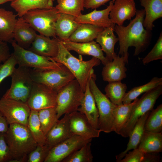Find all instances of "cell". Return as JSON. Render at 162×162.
I'll list each match as a JSON object with an SVG mask.
<instances>
[{"label": "cell", "instance_id": "6da1fadb", "mask_svg": "<svg viewBox=\"0 0 162 162\" xmlns=\"http://www.w3.org/2000/svg\"><path fill=\"white\" fill-rule=\"evenodd\" d=\"M145 15L144 9L136 10L135 17L127 26L115 25L114 31L118 38L119 49L118 55L123 56L125 64H128L129 47H135L134 56L144 51L150 44L152 34L143 26Z\"/></svg>", "mask_w": 162, "mask_h": 162}, {"label": "cell", "instance_id": "7a4b0ae2", "mask_svg": "<svg viewBox=\"0 0 162 162\" xmlns=\"http://www.w3.org/2000/svg\"><path fill=\"white\" fill-rule=\"evenodd\" d=\"M9 125L5 137L12 157L11 162H27L28 154L38 144L27 126L18 123Z\"/></svg>", "mask_w": 162, "mask_h": 162}, {"label": "cell", "instance_id": "3957f363", "mask_svg": "<svg viewBox=\"0 0 162 162\" xmlns=\"http://www.w3.org/2000/svg\"><path fill=\"white\" fill-rule=\"evenodd\" d=\"M58 50L57 55L51 58L53 61L66 67L72 73L84 92L87 82L93 68L101 62L98 59L93 57L88 61H83L73 56L64 46L60 40L58 43Z\"/></svg>", "mask_w": 162, "mask_h": 162}, {"label": "cell", "instance_id": "277c9868", "mask_svg": "<svg viewBox=\"0 0 162 162\" xmlns=\"http://www.w3.org/2000/svg\"><path fill=\"white\" fill-rule=\"evenodd\" d=\"M96 79L93 71L89 77V87L98 110L99 129L109 133L114 131L113 111L116 105L100 91L96 83Z\"/></svg>", "mask_w": 162, "mask_h": 162}, {"label": "cell", "instance_id": "5b68a950", "mask_svg": "<svg viewBox=\"0 0 162 162\" xmlns=\"http://www.w3.org/2000/svg\"><path fill=\"white\" fill-rule=\"evenodd\" d=\"M59 13L55 7L30 10L22 17L40 34L56 38L55 24Z\"/></svg>", "mask_w": 162, "mask_h": 162}, {"label": "cell", "instance_id": "8992f818", "mask_svg": "<svg viewBox=\"0 0 162 162\" xmlns=\"http://www.w3.org/2000/svg\"><path fill=\"white\" fill-rule=\"evenodd\" d=\"M84 92L75 79L57 92L56 109L58 118L66 114L77 111Z\"/></svg>", "mask_w": 162, "mask_h": 162}, {"label": "cell", "instance_id": "52a82bcc", "mask_svg": "<svg viewBox=\"0 0 162 162\" xmlns=\"http://www.w3.org/2000/svg\"><path fill=\"white\" fill-rule=\"evenodd\" d=\"M30 70V68L26 67L19 66L16 68L11 76L10 87L3 97L26 103L34 82Z\"/></svg>", "mask_w": 162, "mask_h": 162}, {"label": "cell", "instance_id": "ba28073f", "mask_svg": "<svg viewBox=\"0 0 162 162\" xmlns=\"http://www.w3.org/2000/svg\"><path fill=\"white\" fill-rule=\"evenodd\" d=\"M162 94V85L144 93L134 104L128 122L118 134L124 137H129L138 119L147 112L153 109L157 100Z\"/></svg>", "mask_w": 162, "mask_h": 162}, {"label": "cell", "instance_id": "9c48e42d", "mask_svg": "<svg viewBox=\"0 0 162 162\" xmlns=\"http://www.w3.org/2000/svg\"><path fill=\"white\" fill-rule=\"evenodd\" d=\"M30 74L34 82L44 84L58 92L75 77L68 69L63 65L53 69L43 70L30 68Z\"/></svg>", "mask_w": 162, "mask_h": 162}, {"label": "cell", "instance_id": "30bf717a", "mask_svg": "<svg viewBox=\"0 0 162 162\" xmlns=\"http://www.w3.org/2000/svg\"><path fill=\"white\" fill-rule=\"evenodd\" d=\"M11 44L14 50L13 53L19 66L47 70L57 69L63 65L53 61L50 57L38 55L21 47L14 40Z\"/></svg>", "mask_w": 162, "mask_h": 162}, {"label": "cell", "instance_id": "8fae6325", "mask_svg": "<svg viewBox=\"0 0 162 162\" xmlns=\"http://www.w3.org/2000/svg\"><path fill=\"white\" fill-rule=\"evenodd\" d=\"M31 111L26 103L3 97L0 99V113L8 124L18 123L27 126Z\"/></svg>", "mask_w": 162, "mask_h": 162}, {"label": "cell", "instance_id": "7c38bea8", "mask_svg": "<svg viewBox=\"0 0 162 162\" xmlns=\"http://www.w3.org/2000/svg\"><path fill=\"white\" fill-rule=\"evenodd\" d=\"M57 95V92L52 88L34 82L26 103L31 110L38 111L56 107Z\"/></svg>", "mask_w": 162, "mask_h": 162}, {"label": "cell", "instance_id": "4fadbf2b", "mask_svg": "<svg viewBox=\"0 0 162 162\" xmlns=\"http://www.w3.org/2000/svg\"><path fill=\"white\" fill-rule=\"evenodd\" d=\"M92 139L73 135L51 148L44 162H62L74 152L91 142Z\"/></svg>", "mask_w": 162, "mask_h": 162}, {"label": "cell", "instance_id": "5bb4252c", "mask_svg": "<svg viewBox=\"0 0 162 162\" xmlns=\"http://www.w3.org/2000/svg\"><path fill=\"white\" fill-rule=\"evenodd\" d=\"M69 125L73 135L88 139L98 137L102 131L94 128L82 113L76 111L69 114Z\"/></svg>", "mask_w": 162, "mask_h": 162}, {"label": "cell", "instance_id": "9a60e30c", "mask_svg": "<svg viewBox=\"0 0 162 162\" xmlns=\"http://www.w3.org/2000/svg\"><path fill=\"white\" fill-rule=\"evenodd\" d=\"M136 10L134 0H115L109 16L114 24L122 26L135 16Z\"/></svg>", "mask_w": 162, "mask_h": 162}, {"label": "cell", "instance_id": "2e32d148", "mask_svg": "<svg viewBox=\"0 0 162 162\" xmlns=\"http://www.w3.org/2000/svg\"><path fill=\"white\" fill-rule=\"evenodd\" d=\"M115 0L110 2L109 5L105 9L97 10L95 9L92 11L85 14H81L76 17L75 21L79 24H88L104 28L115 25L109 17L110 12Z\"/></svg>", "mask_w": 162, "mask_h": 162}, {"label": "cell", "instance_id": "e0dca14e", "mask_svg": "<svg viewBox=\"0 0 162 162\" xmlns=\"http://www.w3.org/2000/svg\"><path fill=\"white\" fill-rule=\"evenodd\" d=\"M73 135L70 128L69 114L57 121L46 136V144L50 148L70 138Z\"/></svg>", "mask_w": 162, "mask_h": 162}, {"label": "cell", "instance_id": "ac0fdd59", "mask_svg": "<svg viewBox=\"0 0 162 162\" xmlns=\"http://www.w3.org/2000/svg\"><path fill=\"white\" fill-rule=\"evenodd\" d=\"M62 42L69 51H74L80 55L91 56L95 57L100 60L104 65L109 62L104 56L100 45L94 40L85 43L70 41Z\"/></svg>", "mask_w": 162, "mask_h": 162}, {"label": "cell", "instance_id": "d6986e66", "mask_svg": "<svg viewBox=\"0 0 162 162\" xmlns=\"http://www.w3.org/2000/svg\"><path fill=\"white\" fill-rule=\"evenodd\" d=\"M59 40L57 38L51 39L50 37L37 34L28 50L41 56L54 58L58 53Z\"/></svg>", "mask_w": 162, "mask_h": 162}, {"label": "cell", "instance_id": "ffe728a7", "mask_svg": "<svg viewBox=\"0 0 162 162\" xmlns=\"http://www.w3.org/2000/svg\"><path fill=\"white\" fill-rule=\"evenodd\" d=\"M104 65L101 75L104 81L108 82L121 81L126 77L127 68L124 56L117 55L112 61Z\"/></svg>", "mask_w": 162, "mask_h": 162}, {"label": "cell", "instance_id": "44dd1931", "mask_svg": "<svg viewBox=\"0 0 162 162\" xmlns=\"http://www.w3.org/2000/svg\"><path fill=\"white\" fill-rule=\"evenodd\" d=\"M36 31L22 17L17 19L13 32V38L21 47L28 50L35 39Z\"/></svg>", "mask_w": 162, "mask_h": 162}, {"label": "cell", "instance_id": "7402d4cb", "mask_svg": "<svg viewBox=\"0 0 162 162\" xmlns=\"http://www.w3.org/2000/svg\"><path fill=\"white\" fill-rule=\"evenodd\" d=\"M89 79V77L77 111L84 114L92 126L95 129H99L98 112L94 98L90 89Z\"/></svg>", "mask_w": 162, "mask_h": 162}, {"label": "cell", "instance_id": "603a6c76", "mask_svg": "<svg viewBox=\"0 0 162 162\" xmlns=\"http://www.w3.org/2000/svg\"><path fill=\"white\" fill-rule=\"evenodd\" d=\"M76 17L70 14L59 13L55 24L56 36L62 41L69 39L80 25L75 21Z\"/></svg>", "mask_w": 162, "mask_h": 162}, {"label": "cell", "instance_id": "cb8c5ba5", "mask_svg": "<svg viewBox=\"0 0 162 162\" xmlns=\"http://www.w3.org/2000/svg\"><path fill=\"white\" fill-rule=\"evenodd\" d=\"M115 26L104 28L95 39L103 51L106 53L105 57L109 62L112 61L117 55L115 52L114 47L118 40L114 33Z\"/></svg>", "mask_w": 162, "mask_h": 162}, {"label": "cell", "instance_id": "d4e9b609", "mask_svg": "<svg viewBox=\"0 0 162 162\" xmlns=\"http://www.w3.org/2000/svg\"><path fill=\"white\" fill-rule=\"evenodd\" d=\"M17 20L16 15L11 11L0 8V41L11 43Z\"/></svg>", "mask_w": 162, "mask_h": 162}, {"label": "cell", "instance_id": "484cf974", "mask_svg": "<svg viewBox=\"0 0 162 162\" xmlns=\"http://www.w3.org/2000/svg\"><path fill=\"white\" fill-rule=\"evenodd\" d=\"M143 7L145 15L143 26L147 30L152 31L154 26L153 22L162 17V0H140Z\"/></svg>", "mask_w": 162, "mask_h": 162}, {"label": "cell", "instance_id": "4316f807", "mask_svg": "<svg viewBox=\"0 0 162 162\" xmlns=\"http://www.w3.org/2000/svg\"><path fill=\"white\" fill-rule=\"evenodd\" d=\"M151 111L147 112L138 119L129 136V140L126 149L116 156L117 162H119L128 151L137 148L145 131L146 120Z\"/></svg>", "mask_w": 162, "mask_h": 162}, {"label": "cell", "instance_id": "83f0119b", "mask_svg": "<svg viewBox=\"0 0 162 162\" xmlns=\"http://www.w3.org/2000/svg\"><path fill=\"white\" fill-rule=\"evenodd\" d=\"M55 0H13L10 6L17 12V15L22 17L29 10L35 9H49L54 7Z\"/></svg>", "mask_w": 162, "mask_h": 162}, {"label": "cell", "instance_id": "f1b7e54d", "mask_svg": "<svg viewBox=\"0 0 162 162\" xmlns=\"http://www.w3.org/2000/svg\"><path fill=\"white\" fill-rule=\"evenodd\" d=\"M88 24H80L70 37L68 41L76 43L89 42L96 39L104 29Z\"/></svg>", "mask_w": 162, "mask_h": 162}, {"label": "cell", "instance_id": "f546056e", "mask_svg": "<svg viewBox=\"0 0 162 162\" xmlns=\"http://www.w3.org/2000/svg\"><path fill=\"white\" fill-rule=\"evenodd\" d=\"M146 153H159L162 151V133L145 131L137 147Z\"/></svg>", "mask_w": 162, "mask_h": 162}, {"label": "cell", "instance_id": "4dcf8cb0", "mask_svg": "<svg viewBox=\"0 0 162 162\" xmlns=\"http://www.w3.org/2000/svg\"><path fill=\"white\" fill-rule=\"evenodd\" d=\"M138 98L135 99L132 102L116 105L113 111L114 131L119 134L122 129L128 122L134 106Z\"/></svg>", "mask_w": 162, "mask_h": 162}, {"label": "cell", "instance_id": "1f68e13d", "mask_svg": "<svg viewBox=\"0 0 162 162\" xmlns=\"http://www.w3.org/2000/svg\"><path fill=\"white\" fill-rule=\"evenodd\" d=\"M127 86L121 81L108 82L104 90L106 95L114 104L118 105L123 104V100L126 93Z\"/></svg>", "mask_w": 162, "mask_h": 162}, {"label": "cell", "instance_id": "d6a6232c", "mask_svg": "<svg viewBox=\"0 0 162 162\" xmlns=\"http://www.w3.org/2000/svg\"><path fill=\"white\" fill-rule=\"evenodd\" d=\"M160 85H162V78L154 77L148 82L141 86L134 87L126 93L122 103L130 104L141 94Z\"/></svg>", "mask_w": 162, "mask_h": 162}, {"label": "cell", "instance_id": "836d02e7", "mask_svg": "<svg viewBox=\"0 0 162 162\" xmlns=\"http://www.w3.org/2000/svg\"><path fill=\"white\" fill-rule=\"evenodd\" d=\"M27 126L38 144L41 145L46 144V136L41 128L38 116V111L31 110Z\"/></svg>", "mask_w": 162, "mask_h": 162}, {"label": "cell", "instance_id": "e575fe53", "mask_svg": "<svg viewBox=\"0 0 162 162\" xmlns=\"http://www.w3.org/2000/svg\"><path fill=\"white\" fill-rule=\"evenodd\" d=\"M84 0H57L55 7L59 13H64L77 17L84 10Z\"/></svg>", "mask_w": 162, "mask_h": 162}, {"label": "cell", "instance_id": "d590c367", "mask_svg": "<svg viewBox=\"0 0 162 162\" xmlns=\"http://www.w3.org/2000/svg\"><path fill=\"white\" fill-rule=\"evenodd\" d=\"M38 116L42 129L46 136L58 119L57 116L56 107L39 110Z\"/></svg>", "mask_w": 162, "mask_h": 162}, {"label": "cell", "instance_id": "8d00e7d4", "mask_svg": "<svg viewBox=\"0 0 162 162\" xmlns=\"http://www.w3.org/2000/svg\"><path fill=\"white\" fill-rule=\"evenodd\" d=\"M144 130L154 133L162 132V104L158 105L155 109L151 111L145 124Z\"/></svg>", "mask_w": 162, "mask_h": 162}, {"label": "cell", "instance_id": "74e56055", "mask_svg": "<svg viewBox=\"0 0 162 162\" xmlns=\"http://www.w3.org/2000/svg\"><path fill=\"white\" fill-rule=\"evenodd\" d=\"M91 145V142L86 144L65 158L62 162H92L93 157Z\"/></svg>", "mask_w": 162, "mask_h": 162}, {"label": "cell", "instance_id": "f35d334b", "mask_svg": "<svg viewBox=\"0 0 162 162\" xmlns=\"http://www.w3.org/2000/svg\"><path fill=\"white\" fill-rule=\"evenodd\" d=\"M50 148L46 144H38L35 148L28 155L27 162H43L49 154Z\"/></svg>", "mask_w": 162, "mask_h": 162}, {"label": "cell", "instance_id": "ab89813d", "mask_svg": "<svg viewBox=\"0 0 162 162\" xmlns=\"http://www.w3.org/2000/svg\"><path fill=\"white\" fill-rule=\"evenodd\" d=\"M17 64L16 59L12 53L3 64L0 65V84L5 78L11 76Z\"/></svg>", "mask_w": 162, "mask_h": 162}, {"label": "cell", "instance_id": "60d3db41", "mask_svg": "<svg viewBox=\"0 0 162 162\" xmlns=\"http://www.w3.org/2000/svg\"><path fill=\"white\" fill-rule=\"evenodd\" d=\"M162 59V33H160L156 44L151 51L142 59L144 64L154 61Z\"/></svg>", "mask_w": 162, "mask_h": 162}, {"label": "cell", "instance_id": "b9f144b4", "mask_svg": "<svg viewBox=\"0 0 162 162\" xmlns=\"http://www.w3.org/2000/svg\"><path fill=\"white\" fill-rule=\"evenodd\" d=\"M12 157L5 140V133H0V162H11Z\"/></svg>", "mask_w": 162, "mask_h": 162}, {"label": "cell", "instance_id": "7bdbcfd3", "mask_svg": "<svg viewBox=\"0 0 162 162\" xmlns=\"http://www.w3.org/2000/svg\"><path fill=\"white\" fill-rule=\"evenodd\" d=\"M145 153L137 148L132 151H128L125 154L124 158L119 162H142Z\"/></svg>", "mask_w": 162, "mask_h": 162}, {"label": "cell", "instance_id": "ee69618b", "mask_svg": "<svg viewBox=\"0 0 162 162\" xmlns=\"http://www.w3.org/2000/svg\"><path fill=\"white\" fill-rule=\"evenodd\" d=\"M11 54L7 43L0 41V63L5 62Z\"/></svg>", "mask_w": 162, "mask_h": 162}, {"label": "cell", "instance_id": "f6af8a7d", "mask_svg": "<svg viewBox=\"0 0 162 162\" xmlns=\"http://www.w3.org/2000/svg\"><path fill=\"white\" fill-rule=\"evenodd\" d=\"M111 0H84V7L86 9H96Z\"/></svg>", "mask_w": 162, "mask_h": 162}, {"label": "cell", "instance_id": "bcb514c9", "mask_svg": "<svg viewBox=\"0 0 162 162\" xmlns=\"http://www.w3.org/2000/svg\"><path fill=\"white\" fill-rule=\"evenodd\" d=\"M160 159L158 156L152 155L149 153H145L142 162H158Z\"/></svg>", "mask_w": 162, "mask_h": 162}, {"label": "cell", "instance_id": "7dc6e473", "mask_svg": "<svg viewBox=\"0 0 162 162\" xmlns=\"http://www.w3.org/2000/svg\"><path fill=\"white\" fill-rule=\"evenodd\" d=\"M8 124L5 117L0 113V133L6 132L8 128Z\"/></svg>", "mask_w": 162, "mask_h": 162}, {"label": "cell", "instance_id": "c3c4849f", "mask_svg": "<svg viewBox=\"0 0 162 162\" xmlns=\"http://www.w3.org/2000/svg\"><path fill=\"white\" fill-rule=\"evenodd\" d=\"M13 0H0V5L8 2H11Z\"/></svg>", "mask_w": 162, "mask_h": 162}]
</instances>
